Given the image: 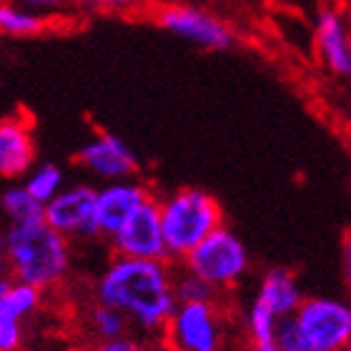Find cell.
Segmentation results:
<instances>
[{
    "label": "cell",
    "instance_id": "obj_21",
    "mask_svg": "<svg viewBox=\"0 0 351 351\" xmlns=\"http://www.w3.org/2000/svg\"><path fill=\"white\" fill-rule=\"evenodd\" d=\"M176 299L178 304H208L216 299V289L196 274L183 271L181 276H176Z\"/></svg>",
    "mask_w": 351,
    "mask_h": 351
},
{
    "label": "cell",
    "instance_id": "obj_5",
    "mask_svg": "<svg viewBox=\"0 0 351 351\" xmlns=\"http://www.w3.org/2000/svg\"><path fill=\"white\" fill-rule=\"evenodd\" d=\"M186 271L201 276L219 291L234 286L249 269V254L228 228H216L204 243L186 256Z\"/></svg>",
    "mask_w": 351,
    "mask_h": 351
},
{
    "label": "cell",
    "instance_id": "obj_12",
    "mask_svg": "<svg viewBox=\"0 0 351 351\" xmlns=\"http://www.w3.org/2000/svg\"><path fill=\"white\" fill-rule=\"evenodd\" d=\"M78 161L88 171H93L103 178H123V176H131L136 171V158H133L131 148L108 133L88 141L78 154Z\"/></svg>",
    "mask_w": 351,
    "mask_h": 351
},
{
    "label": "cell",
    "instance_id": "obj_8",
    "mask_svg": "<svg viewBox=\"0 0 351 351\" xmlns=\"http://www.w3.org/2000/svg\"><path fill=\"white\" fill-rule=\"evenodd\" d=\"M158 25L166 28L173 36L196 43L208 51H223L234 43V33L228 30V25L213 18V15L198 10V8L189 5H169L158 10Z\"/></svg>",
    "mask_w": 351,
    "mask_h": 351
},
{
    "label": "cell",
    "instance_id": "obj_19",
    "mask_svg": "<svg viewBox=\"0 0 351 351\" xmlns=\"http://www.w3.org/2000/svg\"><path fill=\"white\" fill-rule=\"evenodd\" d=\"M51 23L45 21L43 15H33L28 10H21L15 5H3L0 8V30L8 36L23 38V36H38L43 33Z\"/></svg>",
    "mask_w": 351,
    "mask_h": 351
},
{
    "label": "cell",
    "instance_id": "obj_3",
    "mask_svg": "<svg viewBox=\"0 0 351 351\" xmlns=\"http://www.w3.org/2000/svg\"><path fill=\"white\" fill-rule=\"evenodd\" d=\"M161 219L169 258L186 261L198 243L221 228V206L206 191L183 189L161 204Z\"/></svg>",
    "mask_w": 351,
    "mask_h": 351
},
{
    "label": "cell",
    "instance_id": "obj_4",
    "mask_svg": "<svg viewBox=\"0 0 351 351\" xmlns=\"http://www.w3.org/2000/svg\"><path fill=\"white\" fill-rule=\"evenodd\" d=\"M163 334L166 351H223L226 329L219 306L208 304H178Z\"/></svg>",
    "mask_w": 351,
    "mask_h": 351
},
{
    "label": "cell",
    "instance_id": "obj_26",
    "mask_svg": "<svg viewBox=\"0 0 351 351\" xmlns=\"http://www.w3.org/2000/svg\"><path fill=\"white\" fill-rule=\"evenodd\" d=\"M15 3H23V5H33V8H56L60 0H15Z\"/></svg>",
    "mask_w": 351,
    "mask_h": 351
},
{
    "label": "cell",
    "instance_id": "obj_13",
    "mask_svg": "<svg viewBox=\"0 0 351 351\" xmlns=\"http://www.w3.org/2000/svg\"><path fill=\"white\" fill-rule=\"evenodd\" d=\"M33 163V138L21 121L5 118L0 123V173L18 178Z\"/></svg>",
    "mask_w": 351,
    "mask_h": 351
},
{
    "label": "cell",
    "instance_id": "obj_22",
    "mask_svg": "<svg viewBox=\"0 0 351 351\" xmlns=\"http://www.w3.org/2000/svg\"><path fill=\"white\" fill-rule=\"evenodd\" d=\"M274 344L278 346V351H311V346H308L299 322H296L293 316L281 319L278 331H276V341H274Z\"/></svg>",
    "mask_w": 351,
    "mask_h": 351
},
{
    "label": "cell",
    "instance_id": "obj_24",
    "mask_svg": "<svg viewBox=\"0 0 351 351\" xmlns=\"http://www.w3.org/2000/svg\"><path fill=\"white\" fill-rule=\"evenodd\" d=\"M344 269H346V284H349V293H351V231L344 239Z\"/></svg>",
    "mask_w": 351,
    "mask_h": 351
},
{
    "label": "cell",
    "instance_id": "obj_2",
    "mask_svg": "<svg viewBox=\"0 0 351 351\" xmlns=\"http://www.w3.org/2000/svg\"><path fill=\"white\" fill-rule=\"evenodd\" d=\"M5 261L13 281H23L36 289L58 286L71 266V249L66 236L45 221L18 223L5 234Z\"/></svg>",
    "mask_w": 351,
    "mask_h": 351
},
{
    "label": "cell",
    "instance_id": "obj_9",
    "mask_svg": "<svg viewBox=\"0 0 351 351\" xmlns=\"http://www.w3.org/2000/svg\"><path fill=\"white\" fill-rule=\"evenodd\" d=\"M95 201H98V191H93L90 186L60 191L51 204H45V223L63 236L88 239V236L101 234L95 221Z\"/></svg>",
    "mask_w": 351,
    "mask_h": 351
},
{
    "label": "cell",
    "instance_id": "obj_25",
    "mask_svg": "<svg viewBox=\"0 0 351 351\" xmlns=\"http://www.w3.org/2000/svg\"><path fill=\"white\" fill-rule=\"evenodd\" d=\"M78 3H88V5H110V8H123L131 0H78Z\"/></svg>",
    "mask_w": 351,
    "mask_h": 351
},
{
    "label": "cell",
    "instance_id": "obj_10",
    "mask_svg": "<svg viewBox=\"0 0 351 351\" xmlns=\"http://www.w3.org/2000/svg\"><path fill=\"white\" fill-rule=\"evenodd\" d=\"M40 306V289L23 281L0 284V351L23 349V322Z\"/></svg>",
    "mask_w": 351,
    "mask_h": 351
},
{
    "label": "cell",
    "instance_id": "obj_11",
    "mask_svg": "<svg viewBox=\"0 0 351 351\" xmlns=\"http://www.w3.org/2000/svg\"><path fill=\"white\" fill-rule=\"evenodd\" d=\"M146 201H151L148 191L138 183H108L106 189L98 191L95 201L98 231L113 239Z\"/></svg>",
    "mask_w": 351,
    "mask_h": 351
},
{
    "label": "cell",
    "instance_id": "obj_28",
    "mask_svg": "<svg viewBox=\"0 0 351 351\" xmlns=\"http://www.w3.org/2000/svg\"><path fill=\"white\" fill-rule=\"evenodd\" d=\"M68 351H83V349H68Z\"/></svg>",
    "mask_w": 351,
    "mask_h": 351
},
{
    "label": "cell",
    "instance_id": "obj_16",
    "mask_svg": "<svg viewBox=\"0 0 351 351\" xmlns=\"http://www.w3.org/2000/svg\"><path fill=\"white\" fill-rule=\"evenodd\" d=\"M125 326H128V319L121 311H116V308L98 304V301L88 308L86 329L95 339V344L98 341H113V339L125 337Z\"/></svg>",
    "mask_w": 351,
    "mask_h": 351
},
{
    "label": "cell",
    "instance_id": "obj_1",
    "mask_svg": "<svg viewBox=\"0 0 351 351\" xmlns=\"http://www.w3.org/2000/svg\"><path fill=\"white\" fill-rule=\"evenodd\" d=\"M95 301L116 308L143 331H163L173 316L176 276L166 261L116 256L95 284Z\"/></svg>",
    "mask_w": 351,
    "mask_h": 351
},
{
    "label": "cell",
    "instance_id": "obj_23",
    "mask_svg": "<svg viewBox=\"0 0 351 351\" xmlns=\"http://www.w3.org/2000/svg\"><path fill=\"white\" fill-rule=\"evenodd\" d=\"M88 351H151L143 341L133 337H121V339H113V341H98L93 344Z\"/></svg>",
    "mask_w": 351,
    "mask_h": 351
},
{
    "label": "cell",
    "instance_id": "obj_15",
    "mask_svg": "<svg viewBox=\"0 0 351 351\" xmlns=\"http://www.w3.org/2000/svg\"><path fill=\"white\" fill-rule=\"evenodd\" d=\"M316 36H319V48H322L326 66L339 75H349L351 45H349V38H346L344 25H341V21H339V15L334 10H322Z\"/></svg>",
    "mask_w": 351,
    "mask_h": 351
},
{
    "label": "cell",
    "instance_id": "obj_18",
    "mask_svg": "<svg viewBox=\"0 0 351 351\" xmlns=\"http://www.w3.org/2000/svg\"><path fill=\"white\" fill-rule=\"evenodd\" d=\"M278 324H281V319L263 301L254 299V304L246 311V337H249V344H274Z\"/></svg>",
    "mask_w": 351,
    "mask_h": 351
},
{
    "label": "cell",
    "instance_id": "obj_7",
    "mask_svg": "<svg viewBox=\"0 0 351 351\" xmlns=\"http://www.w3.org/2000/svg\"><path fill=\"white\" fill-rule=\"evenodd\" d=\"M110 241L118 256L166 261L169 249H166V236H163L161 204H156L154 198L146 201Z\"/></svg>",
    "mask_w": 351,
    "mask_h": 351
},
{
    "label": "cell",
    "instance_id": "obj_27",
    "mask_svg": "<svg viewBox=\"0 0 351 351\" xmlns=\"http://www.w3.org/2000/svg\"><path fill=\"white\" fill-rule=\"evenodd\" d=\"M241 351H278V346L276 344H266V346H261V344H246Z\"/></svg>",
    "mask_w": 351,
    "mask_h": 351
},
{
    "label": "cell",
    "instance_id": "obj_17",
    "mask_svg": "<svg viewBox=\"0 0 351 351\" xmlns=\"http://www.w3.org/2000/svg\"><path fill=\"white\" fill-rule=\"evenodd\" d=\"M3 211L8 213V219H10L13 226L45 221V204H40L25 186L10 189L3 193Z\"/></svg>",
    "mask_w": 351,
    "mask_h": 351
},
{
    "label": "cell",
    "instance_id": "obj_29",
    "mask_svg": "<svg viewBox=\"0 0 351 351\" xmlns=\"http://www.w3.org/2000/svg\"><path fill=\"white\" fill-rule=\"evenodd\" d=\"M346 351H351V344H349V349H346Z\"/></svg>",
    "mask_w": 351,
    "mask_h": 351
},
{
    "label": "cell",
    "instance_id": "obj_20",
    "mask_svg": "<svg viewBox=\"0 0 351 351\" xmlns=\"http://www.w3.org/2000/svg\"><path fill=\"white\" fill-rule=\"evenodd\" d=\"M60 183H63V173L58 166L45 163L40 169H36L30 173V178L25 181V189L40 201V204H51L53 198L60 193Z\"/></svg>",
    "mask_w": 351,
    "mask_h": 351
},
{
    "label": "cell",
    "instance_id": "obj_14",
    "mask_svg": "<svg viewBox=\"0 0 351 351\" xmlns=\"http://www.w3.org/2000/svg\"><path fill=\"white\" fill-rule=\"evenodd\" d=\"M256 299L263 301L278 319H286V316H293L299 311V306L304 304V293H301L291 271L271 269L258 286Z\"/></svg>",
    "mask_w": 351,
    "mask_h": 351
},
{
    "label": "cell",
    "instance_id": "obj_6",
    "mask_svg": "<svg viewBox=\"0 0 351 351\" xmlns=\"http://www.w3.org/2000/svg\"><path fill=\"white\" fill-rule=\"evenodd\" d=\"M311 351H346L351 344V304L331 296L304 299L293 314Z\"/></svg>",
    "mask_w": 351,
    "mask_h": 351
},
{
    "label": "cell",
    "instance_id": "obj_30",
    "mask_svg": "<svg viewBox=\"0 0 351 351\" xmlns=\"http://www.w3.org/2000/svg\"><path fill=\"white\" fill-rule=\"evenodd\" d=\"M349 75H351V73H349Z\"/></svg>",
    "mask_w": 351,
    "mask_h": 351
}]
</instances>
